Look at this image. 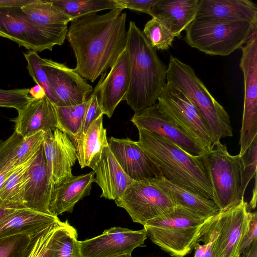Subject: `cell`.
Instances as JSON below:
<instances>
[{"label": "cell", "mask_w": 257, "mask_h": 257, "mask_svg": "<svg viewBox=\"0 0 257 257\" xmlns=\"http://www.w3.org/2000/svg\"><path fill=\"white\" fill-rule=\"evenodd\" d=\"M241 156L243 164L242 188L245 192L249 182L256 175L257 138Z\"/></svg>", "instance_id": "ab89813d"}, {"label": "cell", "mask_w": 257, "mask_h": 257, "mask_svg": "<svg viewBox=\"0 0 257 257\" xmlns=\"http://www.w3.org/2000/svg\"><path fill=\"white\" fill-rule=\"evenodd\" d=\"M257 240V213L251 212L250 219L248 229L245 234L240 245L239 252L240 255L249 247L254 241Z\"/></svg>", "instance_id": "ee69618b"}, {"label": "cell", "mask_w": 257, "mask_h": 257, "mask_svg": "<svg viewBox=\"0 0 257 257\" xmlns=\"http://www.w3.org/2000/svg\"><path fill=\"white\" fill-rule=\"evenodd\" d=\"M213 217L203 218L176 206L171 212L143 226L147 237L161 249L172 257H184L194 249Z\"/></svg>", "instance_id": "277c9868"}, {"label": "cell", "mask_w": 257, "mask_h": 257, "mask_svg": "<svg viewBox=\"0 0 257 257\" xmlns=\"http://www.w3.org/2000/svg\"><path fill=\"white\" fill-rule=\"evenodd\" d=\"M44 230L35 234L21 233L0 238V257H28Z\"/></svg>", "instance_id": "d6a6232c"}, {"label": "cell", "mask_w": 257, "mask_h": 257, "mask_svg": "<svg viewBox=\"0 0 257 257\" xmlns=\"http://www.w3.org/2000/svg\"><path fill=\"white\" fill-rule=\"evenodd\" d=\"M166 80L181 90L195 105L210 133L213 145L222 138L233 136L228 114L190 65L171 56Z\"/></svg>", "instance_id": "5b68a950"}, {"label": "cell", "mask_w": 257, "mask_h": 257, "mask_svg": "<svg viewBox=\"0 0 257 257\" xmlns=\"http://www.w3.org/2000/svg\"><path fill=\"white\" fill-rule=\"evenodd\" d=\"M199 156L212 187L213 201L219 211L235 205L244 198L241 156L230 155L220 142Z\"/></svg>", "instance_id": "8992f818"}, {"label": "cell", "mask_w": 257, "mask_h": 257, "mask_svg": "<svg viewBox=\"0 0 257 257\" xmlns=\"http://www.w3.org/2000/svg\"><path fill=\"white\" fill-rule=\"evenodd\" d=\"M199 3V0H158L151 8V16L180 38L196 18Z\"/></svg>", "instance_id": "603a6c76"}, {"label": "cell", "mask_w": 257, "mask_h": 257, "mask_svg": "<svg viewBox=\"0 0 257 257\" xmlns=\"http://www.w3.org/2000/svg\"><path fill=\"white\" fill-rule=\"evenodd\" d=\"M108 143L123 171L134 181H150L162 177L157 166L136 141L111 137Z\"/></svg>", "instance_id": "ac0fdd59"}, {"label": "cell", "mask_w": 257, "mask_h": 257, "mask_svg": "<svg viewBox=\"0 0 257 257\" xmlns=\"http://www.w3.org/2000/svg\"><path fill=\"white\" fill-rule=\"evenodd\" d=\"M151 46L156 50H168L175 37L159 20L152 17L146 24L143 31Z\"/></svg>", "instance_id": "e575fe53"}, {"label": "cell", "mask_w": 257, "mask_h": 257, "mask_svg": "<svg viewBox=\"0 0 257 257\" xmlns=\"http://www.w3.org/2000/svg\"><path fill=\"white\" fill-rule=\"evenodd\" d=\"M87 100L77 105L56 106L57 128L74 141L82 134Z\"/></svg>", "instance_id": "1f68e13d"}, {"label": "cell", "mask_w": 257, "mask_h": 257, "mask_svg": "<svg viewBox=\"0 0 257 257\" xmlns=\"http://www.w3.org/2000/svg\"><path fill=\"white\" fill-rule=\"evenodd\" d=\"M87 105L86 109L82 129V134H84L89 125L101 115L103 114L97 96L93 91L87 98ZM81 134V135H82Z\"/></svg>", "instance_id": "60d3db41"}, {"label": "cell", "mask_w": 257, "mask_h": 257, "mask_svg": "<svg viewBox=\"0 0 257 257\" xmlns=\"http://www.w3.org/2000/svg\"><path fill=\"white\" fill-rule=\"evenodd\" d=\"M45 134L42 131L23 138L14 157L16 166L25 164L37 155L43 144Z\"/></svg>", "instance_id": "8d00e7d4"}, {"label": "cell", "mask_w": 257, "mask_h": 257, "mask_svg": "<svg viewBox=\"0 0 257 257\" xmlns=\"http://www.w3.org/2000/svg\"><path fill=\"white\" fill-rule=\"evenodd\" d=\"M131 61L125 48L110 68L102 75L93 91L97 96L103 114L110 118L116 107L125 100L130 82Z\"/></svg>", "instance_id": "e0dca14e"}, {"label": "cell", "mask_w": 257, "mask_h": 257, "mask_svg": "<svg viewBox=\"0 0 257 257\" xmlns=\"http://www.w3.org/2000/svg\"><path fill=\"white\" fill-rule=\"evenodd\" d=\"M30 89H0V107L14 108L18 111L22 109L32 99Z\"/></svg>", "instance_id": "f35d334b"}, {"label": "cell", "mask_w": 257, "mask_h": 257, "mask_svg": "<svg viewBox=\"0 0 257 257\" xmlns=\"http://www.w3.org/2000/svg\"><path fill=\"white\" fill-rule=\"evenodd\" d=\"M126 49L130 61V82L125 100L136 112L154 105L167 82V67L158 57L143 31L130 22Z\"/></svg>", "instance_id": "3957f363"}, {"label": "cell", "mask_w": 257, "mask_h": 257, "mask_svg": "<svg viewBox=\"0 0 257 257\" xmlns=\"http://www.w3.org/2000/svg\"><path fill=\"white\" fill-rule=\"evenodd\" d=\"M68 27L40 25L31 20L21 8L0 7V37L8 38L19 46L36 52L52 51L64 43Z\"/></svg>", "instance_id": "ba28073f"}, {"label": "cell", "mask_w": 257, "mask_h": 257, "mask_svg": "<svg viewBox=\"0 0 257 257\" xmlns=\"http://www.w3.org/2000/svg\"><path fill=\"white\" fill-rule=\"evenodd\" d=\"M23 54L27 62V68L30 75L35 82L43 88L46 96L56 106L57 99L49 85L46 74L41 65L42 58L39 56L37 52L32 50H30Z\"/></svg>", "instance_id": "d590c367"}, {"label": "cell", "mask_w": 257, "mask_h": 257, "mask_svg": "<svg viewBox=\"0 0 257 257\" xmlns=\"http://www.w3.org/2000/svg\"><path fill=\"white\" fill-rule=\"evenodd\" d=\"M15 209H8L0 207V221L7 215L13 212Z\"/></svg>", "instance_id": "681fc988"}, {"label": "cell", "mask_w": 257, "mask_h": 257, "mask_svg": "<svg viewBox=\"0 0 257 257\" xmlns=\"http://www.w3.org/2000/svg\"><path fill=\"white\" fill-rule=\"evenodd\" d=\"M62 222L60 220L53 223L42 232L28 257H46V250L49 240L54 230Z\"/></svg>", "instance_id": "b9f144b4"}, {"label": "cell", "mask_w": 257, "mask_h": 257, "mask_svg": "<svg viewBox=\"0 0 257 257\" xmlns=\"http://www.w3.org/2000/svg\"><path fill=\"white\" fill-rule=\"evenodd\" d=\"M36 155L18 166L3 184L0 189L1 207L15 210L26 208L25 191L29 179L28 169Z\"/></svg>", "instance_id": "83f0119b"}, {"label": "cell", "mask_w": 257, "mask_h": 257, "mask_svg": "<svg viewBox=\"0 0 257 257\" xmlns=\"http://www.w3.org/2000/svg\"><path fill=\"white\" fill-rule=\"evenodd\" d=\"M30 0H0V7L22 8Z\"/></svg>", "instance_id": "f6af8a7d"}, {"label": "cell", "mask_w": 257, "mask_h": 257, "mask_svg": "<svg viewBox=\"0 0 257 257\" xmlns=\"http://www.w3.org/2000/svg\"><path fill=\"white\" fill-rule=\"evenodd\" d=\"M61 8L71 20L106 10L120 9L122 7L116 0H50Z\"/></svg>", "instance_id": "4dcf8cb0"}, {"label": "cell", "mask_w": 257, "mask_h": 257, "mask_svg": "<svg viewBox=\"0 0 257 257\" xmlns=\"http://www.w3.org/2000/svg\"><path fill=\"white\" fill-rule=\"evenodd\" d=\"M126 16L122 9H116L71 20L66 38L76 59L74 70L83 78L94 82L125 50Z\"/></svg>", "instance_id": "6da1fadb"}, {"label": "cell", "mask_w": 257, "mask_h": 257, "mask_svg": "<svg viewBox=\"0 0 257 257\" xmlns=\"http://www.w3.org/2000/svg\"><path fill=\"white\" fill-rule=\"evenodd\" d=\"M184 40L206 54L228 56L257 33V22H219L196 17L185 30Z\"/></svg>", "instance_id": "52a82bcc"}, {"label": "cell", "mask_w": 257, "mask_h": 257, "mask_svg": "<svg viewBox=\"0 0 257 257\" xmlns=\"http://www.w3.org/2000/svg\"><path fill=\"white\" fill-rule=\"evenodd\" d=\"M158 0H116L123 9H128L148 14L151 16V8Z\"/></svg>", "instance_id": "7bdbcfd3"}, {"label": "cell", "mask_w": 257, "mask_h": 257, "mask_svg": "<svg viewBox=\"0 0 257 257\" xmlns=\"http://www.w3.org/2000/svg\"><path fill=\"white\" fill-rule=\"evenodd\" d=\"M216 215L205 227L196 243L194 257H213L214 243L218 235Z\"/></svg>", "instance_id": "74e56055"}, {"label": "cell", "mask_w": 257, "mask_h": 257, "mask_svg": "<svg viewBox=\"0 0 257 257\" xmlns=\"http://www.w3.org/2000/svg\"><path fill=\"white\" fill-rule=\"evenodd\" d=\"M147 238L144 229L111 227L98 236L79 241L81 257H115L132 253L134 249L143 245Z\"/></svg>", "instance_id": "9a60e30c"}, {"label": "cell", "mask_w": 257, "mask_h": 257, "mask_svg": "<svg viewBox=\"0 0 257 257\" xmlns=\"http://www.w3.org/2000/svg\"><path fill=\"white\" fill-rule=\"evenodd\" d=\"M23 138L16 132L5 141H0V189L18 167L14 157Z\"/></svg>", "instance_id": "836d02e7"}, {"label": "cell", "mask_w": 257, "mask_h": 257, "mask_svg": "<svg viewBox=\"0 0 257 257\" xmlns=\"http://www.w3.org/2000/svg\"><path fill=\"white\" fill-rule=\"evenodd\" d=\"M60 220L57 216L29 209H17L0 221V238L21 233L37 234Z\"/></svg>", "instance_id": "d4e9b609"}, {"label": "cell", "mask_w": 257, "mask_h": 257, "mask_svg": "<svg viewBox=\"0 0 257 257\" xmlns=\"http://www.w3.org/2000/svg\"><path fill=\"white\" fill-rule=\"evenodd\" d=\"M131 120L138 130L143 129L161 136L190 154L199 155L206 151L167 114L159 101L135 112Z\"/></svg>", "instance_id": "5bb4252c"}, {"label": "cell", "mask_w": 257, "mask_h": 257, "mask_svg": "<svg viewBox=\"0 0 257 257\" xmlns=\"http://www.w3.org/2000/svg\"><path fill=\"white\" fill-rule=\"evenodd\" d=\"M94 175L93 171L73 175L54 188L49 204L50 214L58 216L65 212H72L75 204L90 194Z\"/></svg>", "instance_id": "cb8c5ba5"}, {"label": "cell", "mask_w": 257, "mask_h": 257, "mask_svg": "<svg viewBox=\"0 0 257 257\" xmlns=\"http://www.w3.org/2000/svg\"><path fill=\"white\" fill-rule=\"evenodd\" d=\"M43 146L48 182L53 190L73 176L76 149L70 138L58 128L46 133Z\"/></svg>", "instance_id": "2e32d148"}, {"label": "cell", "mask_w": 257, "mask_h": 257, "mask_svg": "<svg viewBox=\"0 0 257 257\" xmlns=\"http://www.w3.org/2000/svg\"><path fill=\"white\" fill-rule=\"evenodd\" d=\"M251 212L243 198L238 203L216 215L218 235L213 257H240L241 242L249 225Z\"/></svg>", "instance_id": "7c38bea8"}, {"label": "cell", "mask_w": 257, "mask_h": 257, "mask_svg": "<svg viewBox=\"0 0 257 257\" xmlns=\"http://www.w3.org/2000/svg\"><path fill=\"white\" fill-rule=\"evenodd\" d=\"M12 119L15 132L25 138L40 131L45 133L58 128L56 106L45 96L41 99L33 97Z\"/></svg>", "instance_id": "d6986e66"}, {"label": "cell", "mask_w": 257, "mask_h": 257, "mask_svg": "<svg viewBox=\"0 0 257 257\" xmlns=\"http://www.w3.org/2000/svg\"><path fill=\"white\" fill-rule=\"evenodd\" d=\"M93 171L95 175L93 182L101 189V198L115 200L121 197L134 182L118 164L108 143L104 147L100 160Z\"/></svg>", "instance_id": "44dd1931"}, {"label": "cell", "mask_w": 257, "mask_h": 257, "mask_svg": "<svg viewBox=\"0 0 257 257\" xmlns=\"http://www.w3.org/2000/svg\"><path fill=\"white\" fill-rule=\"evenodd\" d=\"M241 48L239 67L244 79V103L240 131L239 155H242L257 138V33Z\"/></svg>", "instance_id": "30bf717a"}, {"label": "cell", "mask_w": 257, "mask_h": 257, "mask_svg": "<svg viewBox=\"0 0 257 257\" xmlns=\"http://www.w3.org/2000/svg\"><path fill=\"white\" fill-rule=\"evenodd\" d=\"M29 93L32 97L36 99H41L46 96L43 88L37 84L30 89Z\"/></svg>", "instance_id": "bcb514c9"}, {"label": "cell", "mask_w": 257, "mask_h": 257, "mask_svg": "<svg viewBox=\"0 0 257 257\" xmlns=\"http://www.w3.org/2000/svg\"><path fill=\"white\" fill-rule=\"evenodd\" d=\"M151 181L171 197L176 206L185 208L200 217H211L219 211L212 200L174 184L162 177Z\"/></svg>", "instance_id": "4316f807"}, {"label": "cell", "mask_w": 257, "mask_h": 257, "mask_svg": "<svg viewBox=\"0 0 257 257\" xmlns=\"http://www.w3.org/2000/svg\"><path fill=\"white\" fill-rule=\"evenodd\" d=\"M103 115L92 122L86 132L75 140L77 158L81 168L88 167L93 170L100 160L104 147L108 144Z\"/></svg>", "instance_id": "484cf974"}, {"label": "cell", "mask_w": 257, "mask_h": 257, "mask_svg": "<svg viewBox=\"0 0 257 257\" xmlns=\"http://www.w3.org/2000/svg\"><path fill=\"white\" fill-rule=\"evenodd\" d=\"M76 229L66 220L54 231L47 244L46 257H81Z\"/></svg>", "instance_id": "f546056e"}, {"label": "cell", "mask_w": 257, "mask_h": 257, "mask_svg": "<svg viewBox=\"0 0 257 257\" xmlns=\"http://www.w3.org/2000/svg\"><path fill=\"white\" fill-rule=\"evenodd\" d=\"M115 202L126 211L134 222L143 225L176 206L171 197L151 180L134 181Z\"/></svg>", "instance_id": "9c48e42d"}, {"label": "cell", "mask_w": 257, "mask_h": 257, "mask_svg": "<svg viewBox=\"0 0 257 257\" xmlns=\"http://www.w3.org/2000/svg\"><path fill=\"white\" fill-rule=\"evenodd\" d=\"M196 17L219 22H257V5L249 0H199Z\"/></svg>", "instance_id": "ffe728a7"}, {"label": "cell", "mask_w": 257, "mask_h": 257, "mask_svg": "<svg viewBox=\"0 0 257 257\" xmlns=\"http://www.w3.org/2000/svg\"><path fill=\"white\" fill-rule=\"evenodd\" d=\"M158 101L179 126L206 151L210 149L213 140L207 126L195 105L181 90L167 82Z\"/></svg>", "instance_id": "8fae6325"}, {"label": "cell", "mask_w": 257, "mask_h": 257, "mask_svg": "<svg viewBox=\"0 0 257 257\" xmlns=\"http://www.w3.org/2000/svg\"><path fill=\"white\" fill-rule=\"evenodd\" d=\"M138 145L169 182L213 201L212 187L199 155L190 154L170 141L138 129Z\"/></svg>", "instance_id": "7a4b0ae2"}, {"label": "cell", "mask_w": 257, "mask_h": 257, "mask_svg": "<svg viewBox=\"0 0 257 257\" xmlns=\"http://www.w3.org/2000/svg\"><path fill=\"white\" fill-rule=\"evenodd\" d=\"M115 257H132V253L124 254L120 255H118Z\"/></svg>", "instance_id": "f907efd6"}, {"label": "cell", "mask_w": 257, "mask_h": 257, "mask_svg": "<svg viewBox=\"0 0 257 257\" xmlns=\"http://www.w3.org/2000/svg\"><path fill=\"white\" fill-rule=\"evenodd\" d=\"M243 254V257H257V240L244 251Z\"/></svg>", "instance_id": "7dc6e473"}, {"label": "cell", "mask_w": 257, "mask_h": 257, "mask_svg": "<svg viewBox=\"0 0 257 257\" xmlns=\"http://www.w3.org/2000/svg\"><path fill=\"white\" fill-rule=\"evenodd\" d=\"M254 184L252 189V194L250 200V201L248 204L252 209H254L256 207V194H257V189H256V175L254 177Z\"/></svg>", "instance_id": "c3c4849f"}, {"label": "cell", "mask_w": 257, "mask_h": 257, "mask_svg": "<svg viewBox=\"0 0 257 257\" xmlns=\"http://www.w3.org/2000/svg\"><path fill=\"white\" fill-rule=\"evenodd\" d=\"M21 9L34 22L44 26L68 27V24L71 21L61 8L50 0H30Z\"/></svg>", "instance_id": "f1b7e54d"}, {"label": "cell", "mask_w": 257, "mask_h": 257, "mask_svg": "<svg viewBox=\"0 0 257 257\" xmlns=\"http://www.w3.org/2000/svg\"><path fill=\"white\" fill-rule=\"evenodd\" d=\"M41 65L57 99L56 106L79 104L93 92L87 80L63 63L42 58Z\"/></svg>", "instance_id": "4fadbf2b"}, {"label": "cell", "mask_w": 257, "mask_h": 257, "mask_svg": "<svg viewBox=\"0 0 257 257\" xmlns=\"http://www.w3.org/2000/svg\"><path fill=\"white\" fill-rule=\"evenodd\" d=\"M28 174L25 191L26 208L50 214L49 204L52 190L48 182L43 145L29 166Z\"/></svg>", "instance_id": "7402d4cb"}]
</instances>
